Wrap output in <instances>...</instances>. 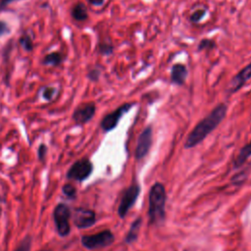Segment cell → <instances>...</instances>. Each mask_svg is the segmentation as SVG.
Listing matches in <instances>:
<instances>
[{
    "label": "cell",
    "mask_w": 251,
    "mask_h": 251,
    "mask_svg": "<svg viewBox=\"0 0 251 251\" xmlns=\"http://www.w3.org/2000/svg\"><path fill=\"white\" fill-rule=\"evenodd\" d=\"M96 107L93 102H88L78 106L74 112L73 118L78 124H84L92 119L94 116Z\"/></svg>",
    "instance_id": "30bf717a"
},
{
    "label": "cell",
    "mask_w": 251,
    "mask_h": 251,
    "mask_svg": "<svg viewBox=\"0 0 251 251\" xmlns=\"http://www.w3.org/2000/svg\"><path fill=\"white\" fill-rule=\"evenodd\" d=\"M251 157V141L249 143H247L238 153V156L235 159L234 162V167L238 168L240 166H242L248 158Z\"/></svg>",
    "instance_id": "5bb4252c"
},
{
    "label": "cell",
    "mask_w": 251,
    "mask_h": 251,
    "mask_svg": "<svg viewBox=\"0 0 251 251\" xmlns=\"http://www.w3.org/2000/svg\"><path fill=\"white\" fill-rule=\"evenodd\" d=\"M114 51V46L111 42H102L99 44V52L102 55H111Z\"/></svg>",
    "instance_id": "ffe728a7"
},
{
    "label": "cell",
    "mask_w": 251,
    "mask_h": 251,
    "mask_svg": "<svg viewBox=\"0 0 251 251\" xmlns=\"http://www.w3.org/2000/svg\"><path fill=\"white\" fill-rule=\"evenodd\" d=\"M54 93H55V88H53V87H46L44 89V91H43V97L46 100H50L53 97Z\"/></svg>",
    "instance_id": "603a6c76"
},
{
    "label": "cell",
    "mask_w": 251,
    "mask_h": 251,
    "mask_svg": "<svg viewBox=\"0 0 251 251\" xmlns=\"http://www.w3.org/2000/svg\"><path fill=\"white\" fill-rule=\"evenodd\" d=\"M227 111L226 104L221 103L216 106L203 120H201L196 126L189 133L185 143V148H191L201 142L210 132H212L224 120Z\"/></svg>",
    "instance_id": "6da1fadb"
},
{
    "label": "cell",
    "mask_w": 251,
    "mask_h": 251,
    "mask_svg": "<svg viewBox=\"0 0 251 251\" xmlns=\"http://www.w3.org/2000/svg\"><path fill=\"white\" fill-rule=\"evenodd\" d=\"M92 6H95V7H99V6H102L105 2V0H87Z\"/></svg>",
    "instance_id": "484cf974"
},
{
    "label": "cell",
    "mask_w": 251,
    "mask_h": 251,
    "mask_svg": "<svg viewBox=\"0 0 251 251\" xmlns=\"http://www.w3.org/2000/svg\"><path fill=\"white\" fill-rule=\"evenodd\" d=\"M140 226H141V219L138 218L131 224V226H130V228H129V230H128V232L126 236V242L131 243L134 240H136Z\"/></svg>",
    "instance_id": "9a60e30c"
},
{
    "label": "cell",
    "mask_w": 251,
    "mask_h": 251,
    "mask_svg": "<svg viewBox=\"0 0 251 251\" xmlns=\"http://www.w3.org/2000/svg\"><path fill=\"white\" fill-rule=\"evenodd\" d=\"M20 45L22 46V48L26 51V52H30L33 49V42L30 36H28L27 34H24L20 37Z\"/></svg>",
    "instance_id": "e0dca14e"
},
{
    "label": "cell",
    "mask_w": 251,
    "mask_h": 251,
    "mask_svg": "<svg viewBox=\"0 0 251 251\" xmlns=\"http://www.w3.org/2000/svg\"><path fill=\"white\" fill-rule=\"evenodd\" d=\"M99 76H100V71L99 70L94 69V70L89 71V73H88V77L91 80H97L99 78Z\"/></svg>",
    "instance_id": "d4e9b609"
},
{
    "label": "cell",
    "mask_w": 251,
    "mask_h": 251,
    "mask_svg": "<svg viewBox=\"0 0 251 251\" xmlns=\"http://www.w3.org/2000/svg\"><path fill=\"white\" fill-rule=\"evenodd\" d=\"M9 32H10L9 25L4 21H0V37L4 36L5 34H7Z\"/></svg>",
    "instance_id": "7402d4cb"
},
{
    "label": "cell",
    "mask_w": 251,
    "mask_h": 251,
    "mask_svg": "<svg viewBox=\"0 0 251 251\" xmlns=\"http://www.w3.org/2000/svg\"><path fill=\"white\" fill-rule=\"evenodd\" d=\"M0 212H1V210H0Z\"/></svg>",
    "instance_id": "f1b7e54d"
},
{
    "label": "cell",
    "mask_w": 251,
    "mask_h": 251,
    "mask_svg": "<svg viewBox=\"0 0 251 251\" xmlns=\"http://www.w3.org/2000/svg\"><path fill=\"white\" fill-rule=\"evenodd\" d=\"M134 103H125L122 106H120L118 109H116L114 112L108 114L105 116L101 122V126L105 131L112 130L119 123L120 119L126 114Z\"/></svg>",
    "instance_id": "8992f818"
},
{
    "label": "cell",
    "mask_w": 251,
    "mask_h": 251,
    "mask_svg": "<svg viewBox=\"0 0 251 251\" xmlns=\"http://www.w3.org/2000/svg\"><path fill=\"white\" fill-rule=\"evenodd\" d=\"M139 192H140V187L138 184H133L124 191L120 205H119V210H118L119 216L121 218H124L128 212V210L135 203L139 195Z\"/></svg>",
    "instance_id": "277c9868"
},
{
    "label": "cell",
    "mask_w": 251,
    "mask_h": 251,
    "mask_svg": "<svg viewBox=\"0 0 251 251\" xmlns=\"http://www.w3.org/2000/svg\"><path fill=\"white\" fill-rule=\"evenodd\" d=\"M114 241V235L110 230H103L99 233L92 235H84L81 238V243L88 249H95L100 247H106L112 244Z\"/></svg>",
    "instance_id": "3957f363"
},
{
    "label": "cell",
    "mask_w": 251,
    "mask_h": 251,
    "mask_svg": "<svg viewBox=\"0 0 251 251\" xmlns=\"http://www.w3.org/2000/svg\"><path fill=\"white\" fill-rule=\"evenodd\" d=\"M216 47V42L213 39L210 38H203L200 40V42L197 45L198 51H204V50H212Z\"/></svg>",
    "instance_id": "ac0fdd59"
},
{
    "label": "cell",
    "mask_w": 251,
    "mask_h": 251,
    "mask_svg": "<svg viewBox=\"0 0 251 251\" xmlns=\"http://www.w3.org/2000/svg\"><path fill=\"white\" fill-rule=\"evenodd\" d=\"M71 16L76 22H84L88 18L86 6L81 2L76 3L71 10Z\"/></svg>",
    "instance_id": "4fadbf2b"
},
{
    "label": "cell",
    "mask_w": 251,
    "mask_h": 251,
    "mask_svg": "<svg viewBox=\"0 0 251 251\" xmlns=\"http://www.w3.org/2000/svg\"><path fill=\"white\" fill-rule=\"evenodd\" d=\"M187 75L188 71L185 65L180 63L175 64L171 69V81L176 85H182L186 80Z\"/></svg>",
    "instance_id": "7c38bea8"
},
{
    "label": "cell",
    "mask_w": 251,
    "mask_h": 251,
    "mask_svg": "<svg viewBox=\"0 0 251 251\" xmlns=\"http://www.w3.org/2000/svg\"><path fill=\"white\" fill-rule=\"evenodd\" d=\"M29 245H30V241L28 238L25 239L22 244L17 248L16 251H28L29 250Z\"/></svg>",
    "instance_id": "cb8c5ba5"
},
{
    "label": "cell",
    "mask_w": 251,
    "mask_h": 251,
    "mask_svg": "<svg viewBox=\"0 0 251 251\" xmlns=\"http://www.w3.org/2000/svg\"><path fill=\"white\" fill-rule=\"evenodd\" d=\"M251 78V62L242 68L230 80L228 85V93L238 91Z\"/></svg>",
    "instance_id": "ba28073f"
},
{
    "label": "cell",
    "mask_w": 251,
    "mask_h": 251,
    "mask_svg": "<svg viewBox=\"0 0 251 251\" xmlns=\"http://www.w3.org/2000/svg\"><path fill=\"white\" fill-rule=\"evenodd\" d=\"M70 210L65 204H59L54 210V221L60 235H67L70 232Z\"/></svg>",
    "instance_id": "5b68a950"
},
{
    "label": "cell",
    "mask_w": 251,
    "mask_h": 251,
    "mask_svg": "<svg viewBox=\"0 0 251 251\" xmlns=\"http://www.w3.org/2000/svg\"><path fill=\"white\" fill-rule=\"evenodd\" d=\"M207 10L206 9H197L195 10L189 17V20L191 23L193 24H197L199 23L205 16H206Z\"/></svg>",
    "instance_id": "d6986e66"
},
{
    "label": "cell",
    "mask_w": 251,
    "mask_h": 251,
    "mask_svg": "<svg viewBox=\"0 0 251 251\" xmlns=\"http://www.w3.org/2000/svg\"><path fill=\"white\" fill-rule=\"evenodd\" d=\"M166 190L162 183H155L149 192V218L154 224L162 223L165 218Z\"/></svg>",
    "instance_id": "7a4b0ae2"
},
{
    "label": "cell",
    "mask_w": 251,
    "mask_h": 251,
    "mask_svg": "<svg viewBox=\"0 0 251 251\" xmlns=\"http://www.w3.org/2000/svg\"><path fill=\"white\" fill-rule=\"evenodd\" d=\"M15 1H19V0H0V9L5 8L7 5H9Z\"/></svg>",
    "instance_id": "4316f807"
},
{
    "label": "cell",
    "mask_w": 251,
    "mask_h": 251,
    "mask_svg": "<svg viewBox=\"0 0 251 251\" xmlns=\"http://www.w3.org/2000/svg\"><path fill=\"white\" fill-rule=\"evenodd\" d=\"M63 192H64L66 195H68V196H70V197H73V196H75V187H74L73 185H71V184H66V185L63 187Z\"/></svg>",
    "instance_id": "44dd1931"
},
{
    "label": "cell",
    "mask_w": 251,
    "mask_h": 251,
    "mask_svg": "<svg viewBox=\"0 0 251 251\" xmlns=\"http://www.w3.org/2000/svg\"><path fill=\"white\" fill-rule=\"evenodd\" d=\"M74 223L80 228L88 227L95 223V214L88 209H76L74 215Z\"/></svg>",
    "instance_id": "8fae6325"
},
{
    "label": "cell",
    "mask_w": 251,
    "mask_h": 251,
    "mask_svg": "<svg viewBox=\"0 0 251 251\" xmlns=\"http://www.w3.org/2000/svg\"><path fill=\"white\" fill-rule=\"evenodd\" d=\"M63 57L62 54L59 52H51L47 54L43 59V64L46 66H58L62 63Z\"/></svg>",
    "instance_id": "2e32d148"
},
{
    "label": "cell",
    "mask_w": 251,
    "mask_h": 251,
    "mask_svg": "<svg viewBox=\"0 0 251 251\" xmlns=\"http://www.w3.org/2000/svg\"><path fill=\"white\" fill-rule=\"evenodd\" d=\"M92 172V164L88 160H79L75 162L68 172V177L75 180H83L89 176Z\"/></svg>",
    "instance_id": "52a82bcc"
},
{
    "label": "cell",
    "mask_w": 251,
    "mask_h": 251,
    "mask_svg": "<svg viewBox=\"0 0 251 251\" xmlns=\"http://www.w3.org/2000/svg\"><path fill=\"white\" fill-rule=\"evenodd\" d=\"M46 150V148L42 145V146H40V148H39V156H40V158H42V156H43V154H44V151Z\"/></svg>",
    "instance_id": "83f0119b"
},
{
    "label": "cell",
    "mask_w": 251,
    "mask_h": 251,
    "mask_svg": "<svg viewBox=\"0 0 251 251\" xmlns=\"http://www.w3.org/2000/svg\"><path fill=\"white\" fill-rule=\"evenodd\" d=\"M152 143V130L150 127H146L139 135L137 145L135 149V157L139 160L142 159L149 151Z\"/></svg>",
    "instance_id": "9c48e42d"
}]
</instances>
